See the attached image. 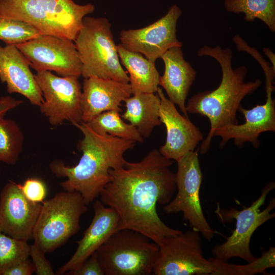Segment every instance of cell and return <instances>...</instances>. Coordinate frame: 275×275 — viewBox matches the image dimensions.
<instances>
[{
	"label": "cell",
	"instance_id": "1",
	"mask_svg": "<svg viewBox=\"0 0 275 275\" xmlns=\"http://www.w3.org/2000/svg\"><path fill=\"white\" fill-rule=\"evenodd\" d=\"M172 164L153 149L139 161H126L122 168L109 170V181L99 197L118 215V230L136 231L158 245L164 238L181 232L166 225L156 210L157 204L169 203L176 190Z\"/></svg>",
	"mask_w": 275,
	"mask_h": 275
},
{
	"label": "cell",
	"instance_id": "2",
	"mask_svg": "<svg viewBox=\"0 0 275 275\" xmlns=\"http://www.w3.org/2000/svg\"><path fill=\"white\" fill-rule=\"evenodd\" d=\"M72 124L83 135L77 145L82 152L79 161L76 165L70 167L62 161L54 160L49 168L56 176L67 178L60 184L64 190L78 192L88 205L99 196L109 181V170L124 166L126 162L124 153L134 147L135 142L98 134L83 122Z\"/></svg>",
	"mask_w": 275,
	"mask_h": 275
},
{
	"label": "cell",
	"instance_id": "3",
	"mask_svg": "<svg viewBox=\"0 0 275 275\" xmlns=\"http://www.w3.org/2000/svg\"><path fill=\"white\" fill-rule=\"evenodd\" d=\"M197 54L213 58L219 64L222 73V80L217 88L198 93L188 99L186 105L188 114H198L209 120V133L199 148V153L203 155L208 151L216 129L238 123L237 113L242 100L257 90L262 81L259 78L245 81L248 69L244 66L233 68V53L230 48L204 45L199 49Z\"/></svg>",
	"mask_w": 275,
	"mask_h": 275
},
{
	"label": "cell",
	"instance_id": "4",
	"mask_svg": "<svg viewBox=\"0 0 275 275\" xmlns=\"http://www.w3.org/2000/svg\"><path fill=\"white\" fill-rule=\"evenodd\" d=\"M92 4L73 0H0V15L26 22L41 35L75 40Z\"/></svg>",
	"mask_w": 275,
	"mask_h": 275
},
{
	"label": "cell",
	"instance_id": "5",
	"mask_svg": "<svg viewBox=\"0 0 275 275\" xmlns=\"http://www.w3.org/2000/svg\"><path fill=\"white\" fill-rule=\"evenodd\" d=\"M104 17L86 16L74 43L82 65L81 76H95L129 83L111 30Z\"/></svg>",
	"mask_w": 275,
	"mask_h": 275
},
{
	"label": "cell",
	"instance_id": "6",
	"mask_svg": "<svg viewBox=\"0 0 275 275\" xmlns=\"http://www.w3.org/2000/svg\"><path fill=\"white\" fill-rule=\"evenodd\" d=\"M159 246L131 229L114 232L97 250L105 275L152 274Z\"/></svg>",
	"mask_w": 275,
	"mask_h": 275
},
{
	"label": "cell",
	"instance_id": "7",
	"mask_svg": "<svg viewBox=\"0 0 275 275\" xmlns=\"http://www.w3.org/2000/svg\"><path fill=\"white\" fill-rule=\"evenodd\" d=\"M87 206L76 191L60 192L44 201L34 230V243L45 253L54 251L79 231Z\"/></svg>",
	"mask_w": 275,
	"mask_h": 275
},
{
	"label": "cell",
	"instance_id": "8",
	"mask_svg": "<svg viewBox=\"0 0 275 275\" xmlns=\"http://www.w3.org/2000/svg\"><path fill=\"white\" fill-rule=\"evenodd\" d=\"M275 187V183L268 182L262 189L259 197L251 205L238 210L235 208L218 209L216 213L221 221L229 222L236 221V227L232 234L222 244H216L211 250L214 258L228 261L233 257L240 258L248 263L256 258L252 253L251 238L254 232L264 223L274 217L275 213H271L275 207V199H271L265 209H260L265 203L268 194Z\"/></svg>",
	"mask_w": 275,
	"mask_h": 275
},
{
	"label": "cell",
	"instance_id": "9",
	"mask_svg": "<svg viewBox=\"0 0 275 275\" xmlns=\"http://www.w3.org/2000/svg\"><path fill=\"white\" fill-rule=\"evenodd\" d=\"M176 175L177 194L164 205L167 214L182 212L183 219L191 229L199 232L207 240L210 241L214 231L203 213L200 198L202 173L199 159V149L190 151L177 161Z\"/></svg>",
	"mask_w": 275,
	"mask_h": 275
},
{
	"label": "cell",
	"instance_id": "10",
	"mask_svg": "<svg viewBox=\"0 0 275 275\" xmlns=\"http://www.w3.org/2000/svg\"><path fill=\"white\" fill-rule=\"evenodd\" d=\"M200 234L191 229L164 238L152 274L212 275L214 267L203 256Z\"/></svg>",
	"mask_w": 275,
	"mask_h": 275
},
{
	"label": "cell",
	"instance_id": "11",
	"mask_svg": "<svg viewBox=\"0 0 275 275\" xmlns=\"http://www.w3.org/2000/svg\"><path fill=\"white\" fill-rule=\"evenodd\" d=\"M35 77L43 101L39 106L52 126L67 120L73 124L81 121V86L79 77L58 76L49 71L37 72Z\"/></svg>",
	"mask_w": 275,
	"mask_h": 275
},
{
	"label": "cell",
	"instance_id": "12",
	"mask_svg": "<svg viewBox=\"0 0 275 275\" xmlns=\"http://www.w3.org/2000/svg\"><path fill=\"white\" fill-rule=\"evenodd\" d=\"M15 46L37 72L52 71L61 76H81L82 65L73 41L41 35Z\"/></svg>",
	"mask_w": 275,
	"mask_h": 275
},
{
	"label": "cell",
	"instance_id": "13",
	"mask_svg": "<svg viewBox=\"0 0 275 275\" xmlns=\"http://www.w3.org/2000/svg\"><path fill=\"white\" fill-rule=\"evenodd\" d=\"M181 14L180 8L174 5L163 16L151 24L138 29L123 30L120 33V44L155 62L170 48L182 47L176 37L177 21Z\"/></svg>",
	"mask_w": 275,
	"mask_h": 275
},
{
	"label": "cell",
	"instance_id": "14",
	"mask_svg": "<svg viewBox=\"0 0 275 275\" xmlns=\"http://www.w3.org/2000/svg\"><path fill=\"white\" fill-rule=\"evenodd\" d=\"M42 204L28 200L20 184L9 181L0 194V230L6 235L27 242L33 233Z\"/></svg>",
	"mask_w": 275,
	"mask_h": 275
},
{
	"label": "cell",
	"instance_id": "15",
	"mask_svg": "<svg viewBox=\"0 0 275 275\" xmlns=\"http://www.w3.org/2000/svg\"><path fill=\"white\" fill-rule=\"evenodd\" d=\"M156 93L160 99L159 118L167 131L166 142L159 151L164 157L177 161L196 150L203 140V135L188 118L178 112L175 104L166 97L161 88L158 87Z\"/></svg>",
	"mask_w": 275,
	"mask_h": 275
},
{
	"label": "cell",
	"instance_id": "16",
	"mask_svg": "<svg viewBox=\"0 0 275 275\" xmlns=\"http://www.w3.org/2000/svg\"><path fill=\"white\" fill-rule=\"evenodd\" d=\"M238 112L244 117L245 122L238 125H228L216 129L213 137L219 136L222 140L219 147L223 148L231 139L234 144L242 147L250 142L255 148L260 146L258 139L264 132L275 131V100L272 95H266V102L262 105H257L246 109L241 106Z\"/></svg>",
	"mask_w": 275,
	"mask_h": 275
},
{
	"label": "cell",
	"instance_id": "17",
	"mask_svg": "<svg viewBox=\"0 0 275 275\" xmlns=\"http://www.w3.org/2000/svg\"><path fill=\"white\" fill-rule=\"evenodd\" d=\"M131 95L129 83L95 76L85 78L81 97V121L87 123L108 111L120 113L122 102Z\"/></svg>",
	"mask_w": 275,
	"mask_h": 275
},
{
	"label": "cell",
	"instance_id": "18",
	"mask_svg": "<svg viewBox=\"0 0 275 275\" xmlns=\"http://www.w3.org/2000/svg\"><path fill=\"white\" fill-rule=\"evenodd\" d=\"M94 216L81 239L77 241V247L70 259L57 270V274H63L79 267L118 230L119 218L111 208L100 200L93 204Z\"/></svg>",
	"mask_w": 275,
	"mask_h": 275
},
{
	"label": "cell",
	"instance_id": "19",
	"mask_svg": "<svg viewBox=\"0 0 275 275\" xmlns=\"http://www.w3.org/2000/svg\"><path fill=\"white\" fill-rule=\"evenodd\" d=\"M30 67L15 45H0V80L6 83L8 92L20 94L32 104L39 106L43 98Z\"/></svg>",
	"mask_w": 275,
	"mask_h": 275
},
{
	"label": "cell",
	"instance_id": "20",
	"mask_svg": "<svg viewBox=\"0 0 275 275\" xmlns=\"http://www.w3.org/2000/svg\"><path fill=\"white\" fill-rule=\"evenodd\" d=\"M164 65L159 85L166 91L168 98L178 106L183 115L188 118L185 101L196 77V71L184 58L181 47L168 49L161 57Z\"/></svg>",
	"mask_w": 275,
	"mask_h": 275
},
{
	"label": "cell",
	"instance_id": "21",
	"mask_svg": "<svg viewBox=\"0 0 275 275\" xmlns=\"http://www.w3.org/2000/svg\"><path fill=\"white\" fill-rule=\"evenodd\" d=\"M124 100L126 110L123 119L136 127L143 138H148L155 127L161 125L159 110L160 99L157 94L137 93Z\"/></svg>",
	"mask_w": 275,
	"mask_h": 275
},
{
	"label": "cell",
	"instance_id": "22",
	"mask_svg": "<svg viewBox=\"0 0 275 275\" xmlns=\"http://www.w3.org/2000/svg\"><path fill=\"white\" fill-rule=\"evenodd\" d=\"M117 51L121 64L126 69L129 75L132 94L137 93H156L159 86L160 75L155 62L140 53L117 45Z\"/></svg>",
	"mask_w": 275,
	"mask_h": 275
},
{
	"label": "cell",
	"instance_id": "23",
	"mask_svg": "<svg viewBox=\"0 0 275 275\" xmlns=\"http://www.w3.org/2000/svg\"><path fill=\"white\" fill-rule=\"evenodd\" d=\"M119 113L115 111L104 112L85 123L98 134H108L135 143H143L144 139L136 127L125 122Z\"/></svg>",
	"mask_w": 275,
	"mask_h": 275
},
{
	"label": "cell",
	"instance_id": "24",
	"mask_svg": "<svg viewBox=\"0 0 275 275\" xmlns=\"http://www.w3.org/2000/svg\"><path fill=\"white\" fill-rule=\"evenodd\" d=\"M224 4L227 11L243 13L248 22L258 19L275 32V0H225Z\"/></svg>",
	"mask_w": 275,
	"mask_h": 275
},
{
	"label": "cell",
	"instance_id": "25",
	"mask_svg": "<svg viewBox=\"0 0 275 275\" xmlns=\"http://www.w3.org/2000/svg\"><path fill=\"white\" fill-rule=\"evenodd\" d=\"M213 264L214 271L212 275H253L265 274L266 270L275 266V248L262 252L261 257L245 265L230 264L214 257L209 258Z\"/></svg>",
	"mask_w": 275,
	"mask_h": 275
},
{
	"label": "cell",
	"instance_id": "26",
	"mask_svg": "<svg viewBox=\"0 0 275 275\" xmlns=\"http://www.w3.org/2000/svg\"><path fill=\"white\" fill-rule=\"evenodd\" d=\"M22 131L11 119H0V162L14 164L22 150Z\"/></svg>",
	"mask_w": 275,
	"mask_h": 275
},
{
	"label": "cell",
	"instance_id": "27",
	"mask_svg": "<svg viewBox=\"0 0 275 275\" xmlns=\"http://www.w3.org/2000/svg\"><path fill=\"white\" fill-rule=\"evenodd\" d=\"M41 35L26 22L0 15V40L6 44L15 45Z\"/></svg>",
	"mask_w": 275,
	"mask_h": 275
},
{
	"label": "cell",
	"instance_id": "28",
	"mask_svg": "<svg viewBox=\"0 0 275 275\" xmlns=\"http://www.w3.org/2000/svg\"><path fill=\"white\" fill-rule=\"evenodd\" d=\"M27 242L12 238L0 230V275L16 262L29 257Z\"/></svg>",
	"mask_w": 275,
	"mask_h": 275
},
{
	"label": "cell",
	"instance_id": "29",
	"mask_svg": "<svg viewBox=\"0 0 275 275\" xmlns=\"http://www.w3.org/2000/svg\"><path fill=\"white\" fill-rule=\"evenodd\" d=\"M20 188L23 196L34 203L43 202L47 193L45 183L40 179L29 178L25 180Z\"/></svg>",
	"mask_w": 275,
	"mask_h": 275
},
{
	"label": "cell",
	"instance_id": "30",
	"mask_svg": "<svg viewBox=\"0 0 275 275\" xmlns=\"http://www.w3.org/2000/svg\"><path fill=\"white\" fill-rule=\"evenodd\" d=\"M46 253L34 243L30 246L29 257L32 260L35 272L37 275H54L56 273L46 259Z\"/></svg>",
	"mask_w": 275,
	"mask_h": 275
},
{
	"label": "cell",
	"instance_id": "31",
	"mask_svg": "<svg viewBox=\"0 0 275 275\" xmlns=\"http://www.w3.org/2000/svg\"><path fill=\"white\" fill-rule=\"evenodd\" d=\"M67 273L70 275H104L96 252L88 258L79 267Z\"/></svg>",
	"mask_w": 275,
	"mask_h": 275
},
{
	"label": "cell",
	"instance_id": "32",
	"mask_svg": "<svg viewBox=\"0 0 275 275\" xmlns=\"http://www.w3.org/2000/svg\"><path fill=\"white\" fill-rule=\"evenodd\" d=\"M34 272L33 264L28 258L14 263L5 270L2 275H31Z\"/></svg>",
	"mask_w": 275,
	"mask_h": 275
},
{
	"label": "cell",
	"instance_id": "33",
	"mask_svg": "<svg viewBox=\"0 0 275 275\" xmlns=\"http://www.w3.org/2000/svg\"><path fill=\"white\" fill-rule=\"evenodd\" d=\"M23 101L15 99L10 96L0 97V119L4 118L6 113L21 104Z\"/></svg>",
	"mask_w": 275,
	"mask_h": 275
},
{
	"label": "cell",
	"instance_id": "34",
	"mask_svg": "<svg viewBox=\"0 0 275 275\" xmlns=\"http://www.w3.org/2000/svg\"><path fill=\"white\" fill-rule=\"evenodd\" d=\"M263 52L272 64V69L275 70V54L268 47L263 48Z\"/></svg>",
	"mask_w": 275,
	"mask_h": 275
},
{
	"label": "cell",
	"instance_id": "35",
	"mask_svg": "<svg viewBox=\"0 0 275 275\" xmlns=\"http://www.w3.org/2000/svg\"><path fill=\"white\" fill-rule=\"evenodd\" d=\"M0 173H1V170H0Z\"/></svg>",
	"mask_w": 275,
	"mask_h": 275
}]
</instances>
